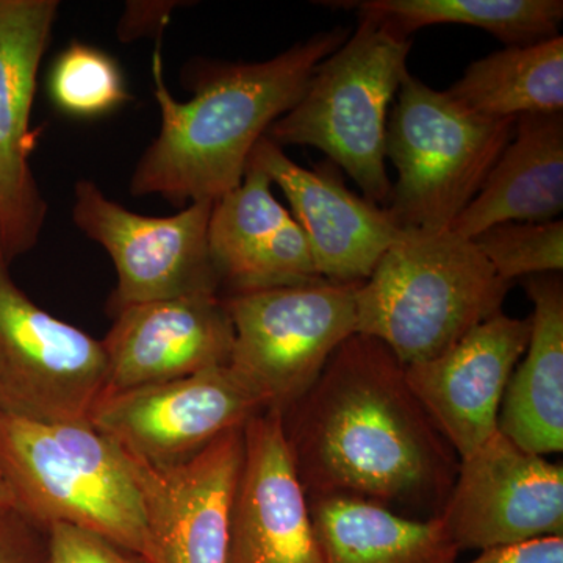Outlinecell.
Wrapping results in <instances>:
<instances>
[{
	"label": "cell",
	"mask_w": 563,
	"mask_h": 563,
	"mask_svg": "<svg viewBox=\"0 0 563 563\" xmlns=\"http://www.w3.org/2000/svg\"><path fill=\"white\" fill-rule=\"evenodd\" d=\"M285 437L307 498L350 496L442 510L459 455L383 342L354 333L287 413Z\"/></svg>",
	"instance_id": "cell-1"
},
{
	"label": "cell",
	"mask_w": 563,
	"mask_h": 563,
	"mask_svg": "<svg viewBox=\"0 0 563 563\" xmlns=\"http://www.w3.org/2000/svg\"><path fill=\"white\" fill-rule=\"evenodd\" d=\"M350 35L343 27L314 33L265 62L192 63L187 81L195 95L187 102L166 87L158 44L152 79L161 132L136 163L131 195L188 206L218 201L239 187L255 144L298 103L314 68Z\"/></svg>",
	"instance_id": "cell-2"
},
{
	"label": "cell",
	"mask_w": 563,
	"mask_h": 563,
	"mask_svg": "<svg viewBox=\"0 0 563 563\" xmlns=\"http://www.w3.org/2000/svg\"><path fill=\"white\" fill-rule=\"evenodd\" d=\"M473 240L451 229H401L355 290V333L404 366L437 357L501 313L510 290Z\"/></svg>",
	"instance_id": "cell-3"
},
{
	"label": "cell",
	"mask_w": 563,
	"mask_h": 563,
	"mask_svg": "<svg viewBox=\"0 0 563 563\" xmlns=\"http://www.w3.org/2000/svg\"><path fill=\"white\" fill-rule=\"evenodd\" d=\"M0 474L13 506L43 528L74 526L146 555L135 463L90 421L36 422L0 412Z\"/></svg>",
	"instance_id": "cell-4"
},
{
	"label": "cell",
	"mask_w": 563,
	"mask_h": 563,
	"mask_svg": "<svg viewBox=\"0 0 563 563\" xmlns=\"http://www.w3.org/2000/svg\"><path fill=\"white\" fill-rule=\"evenodd\" d=\"M412 40L361 16L357 29L314 68L306 91L268 129L279 146L324 152L358 185L363 198L387 207L388 109L409 76Z\"/></svg>",
	"instance_id": "cell-5"
},
{
	"label": "cell",
	"mask_w": 563,
	"mask_h": 563,
	"mask_svg": "<svg viewBox=\"0 0 563 563\" xmlns=\"http://www.w3.org/2000/svg\"><path fill=\"white\" fill-rule=\"evenodd\" d=\"M396 96L387 158L398 180L385 209L399 229H451L512 140L517 120L481 117L412 74Z\"/></svg>",
	"instance_id": "cell-6"
},
{
	"label": "cell",
	"mask_w": 563,
	"mask_h": 563,
	"mask_svg": "<svg viewBox=\"0 0 563 563\" xmlns=\"http://www.w3.org/2000/svg\"><path fill=\"white\" fill-rule=\"evenodd\" d=\"M355 290L321 280L222 296L233 328L229 368L263 409L287 413L354 335Z\"/></svg>",
	"instance_id": "cell-7"
},
{
	"label": "cell",
	"mask_w": 563,
	"mask_h": 563,
	"mask_svg": "<svg viewBox=\"0 0 563 563\" xmlns=\"http://www.w3.org/2000/svg\"><path fill=\"white\" fill-rule=\"evenodd\" d=\"M0 252V412L90 421L107 384L102 342L52 317L14 284Z\"/></svg>",
	"instance_id": "cell-8"
},
{
	"label": "cell",
	"mask_w": 563,
	"mask_h": 563,
	"mask_svg": "<svg viewBox=\"0 0 563 563\" xmlns=\"http://www.w3.org/2000/svg\"><path fill=\"white\" fill-rule=\"evenodd\" d=\"M211 207L192 202L173 217H144L107 198L95 181L77 180L74 224L101 244L117 269L113 314L135 303L220 295L209 250Z\"/></svg>",
	"instance_id": "cell-9"
},
{
	"label": "cell",
	"mask_w": 563,
	"mask_h": 563,
	"mask_svg": "<svg viewBox=\"0 0 563 563\" xmlns=\"http://www.w3.org/2000/svg\"><path fill=\"white\" fill-rule=\"evenodd\" d=\"M229 366L103 395L90 422L133 461L169 466L188 461L263 412Z\"/></svg>",
	"instance_id": "cell-10"
},
{
	"label": "cell",
	"mask_w": 563,
	"mask_h": 563,
	"mask_svg": "<svg viewBox=\"0 0 563 563\" xmlns=\"http://www.w3.org/2000/svg\"><path fill=\"white\" fill-rule=\"evenodd\" d=\"M459 553L563 536V465L526 453L501 432L459 461L437 515Z\"/></svg>",
	"instance_id": "cell-11"
},
{
	"label": "cell",
	"mask_w": 563,
	"mask_h": 563,
	"mask_svg": "<svg viewBox=\"0 0 563 563\" xmlns=\"http://www.w3.org/2000/svg\"><path fill=\"white\" fill-rule=\"evenodd\" d=\"M58 5L0 0V252L9 263L38 244L46 222L47 203L31 165V117Z\"/></svg>",
	"instance_id": "cell-12"
},
{
	"label": "cell",
	"mask_w": 563,
	"mask_h": 563,
	"mask_svg": "<svg viewBox=\"0 0 563 563\" xmlns=\"http://www.w3.org/2000/svg\"><path fill=\"white\" fill-rule=\"evenodd\" d=\"M225 563H324L284 420L274 410L243 429Z\"/></svg>",
	"instance_id": "cell-13"
},
{
	"label": "cell",
	"mask_w": 563,
	"mask_h": 563,
	"mask_svg": "<svg viewBox=\"0 0 563 563\" xmlns=\"http://www.w3.org/2000/svg\"><path fill=\"white\" fill-rule=\"evenodd\" d=\"M529 335V318L501 312L437 357L406 366L407 383L459 459L498 431L504 393Z\"/></svg>",
	"instance_id": "cell-14"
},
{
	"label": "cell",
	"mask_w": 563,
	"mask_h": 563,
	"mask_svg": "<svg viewBox=\"0 0 563 563\" xmlns=\"http://www.w3.org/2000/svg\"><path fill=\"white\" fill-rule=\"evenodd\" d=\"M243 429L176 465L150 466L131 457L146 507L147 562L225 563Z\"/></svg>",
	"instance_id": "cell-15"
},
{
	"label": "cell",
	"mask_w": 563,
	"mask_h": 563,
	"mask_svg": "<svg viewBox=\"0 0 563 563\" xmlns=\"http://www.w3.org/2000/svg\"><path fill=\"white\" fill-rule=\"evenodd\" d=\"M113 317L102 340L103 395L168 383L231 362L233 328L220 295L135 303Z\"/></svg>",
	"instance_id": "cell-16"
},
{
	"label": "cell",
	"mask_w": 563,
	"mask_h": 563,
	"mask_svg": "<svg viewBox=\"0 0 563 563\" xmlns=\"http://www.w3.org/2000/svg\"><path fill=\"white\" fill-rule=\"evenodd\" d=\"M250 163L290 202L322 280L358 285L372 276L401 231L385 207L352 192L332 166L307 169L292 162L266 135L255 144Z\"/></svg>",
	"instance_id": "cell-17"
},
{
	"label": "cell",
	"mask_w": 563,
	"mask_h": 563,
	"mask_svg": "<svg viewBox=\"0 0 563 563\" xmlns=\"http://www.w3.org/2000/svg\"><path fill=\"white\" fill-rule=\"evenodd\" d=\"M209 250L229 295L322 280L306 232L251 163L242 184L211 207Z\"/></svg>",
	"instance_id": "cell-18"
},
{
	"label": "cell",
	"mask_w": 563,
	"mask_h": 563,
	"mask_svg": "<svg viewBox=\"0 0 563 563\" xmlns=\"http://www.w3.org/2000/svg\"><path fill=\"white\" fill-rule=\"evenodd\" d=\"M531 335L499 409L498 431L526 453L563 450V282L561 273L526 277Z\"/></svg>",
	"instance_id": "cell-19"
},
{
	"label": "cell",
	"mask_w": 563,
	"mask_h": 563,
	"mask_svg": "<svg viewBox=\"0 0 563 563\" xmlns=\"http://www.w3.org/2000/svg\"><path fill=\"white\" fill-rule=\"evenodd\" d=\"M563 210V113L518 118L476 198L451 231L473 240L503 222L558 220Z\"/></svg>",
	"instance_id": "cell-20"
},
{
	"label": "cell",
	"mask_w": 563,
	"mask_h": 563,
	"mask_svg": "<svg viewBox=\"0 0 563 563\" xmlns=\"http://www.w3.org/2000/svg\"><path fill=\"white\" fill-rule=\"evenodd\" d=\"M324 563H457L440 517L415 520L350 496L309 499Z\"/></svg>",
	"instance_id": "cell-21"
},
{
	"label": "cell",
	"mask_w": 563,
	"mask_h": 563,
	"mask_svg": "<svg viewBox=\"0 0 563 563\" xmlns=\"http://www.w3.org/2000/svg\"><path fill=\"white\" fill-rule=\"evenodd\" d=\"M448 95L493 120L563 113L562 35L507 46L473 62Z\"/></svg>",
	"instance_id": "cell-22"
},
{
	"label": "cell",
	"mask_w": 563,
	"mask_h": 563,
	"mask_svg": "<svg viewBox=\"0 0 563 563\" xmlns=\"http://www.w3.org/2000/svg\"><path fill=\"white\" fill-rule=\"evenodd\" d=\"M354 9L410 38L429 25L461 24L483 29L507 46H525L559 35L562 0H363L331 2Z\"/></svg>",
	"instance_id": "cell-23"
},
{
	"label": "cell",
	"mask_w": 563,
	"mask_h": 563,
	"mask_svg": "<svg viewBox=\"0 0 563 563\" xmlns=\"http://www.w3.org/2000/svg\"><path fill=\"white\" fill-rule=\"evenodd\" d=\"M47 88L52 102L77 118L102 117L131 101L114 58L84 43H73L58 55Z\"/></svg>",
	"instance_id": "cell-24"
},
{
	"label": "cell",
	"mask_w": 563,
	"mask_h": 563,
	"mask_svg": "<svg viewBox=\"0 0 563 563\" xmlns=\"http://www.w3.org/2000/svg\"><path fill=\"white\" fill-rule=\"evenodd\" d=\"M473 243L509 284L563 269L562 220L503 222L474 236Z\"/></svg>",
	"instance_id": "cell-25"
},
{
	"label": "cell",
	"mask_w": 563,
	"mask_h": 563,
	"mask_svg": "<svg viewBox=\"0 0 563 563\" xmlns=\"http://www.w3.org/2000/svg\"><path fill=\"white\" fill-rule=\"evenodd\" d=\"M47 532L51 563H150L135 551L85 529L54 525Z\"/></svg>",
	"instance_id": "cell-26"
},
{
	"label": "cell",
	"mask_w": 563,
	"mask_h": 563,
	"mask_svg": "<svg viewBox=\"0 0 563 563\" xmlns=\"http://www.w3.org/2000/svg\"><path fill=\"white\" fill-rule=\"evenodd\" d=\"M0 563H51L49 532L14 506L0 507Z\"/></svg>",
	"instance_id": "cell-27"
},
{
	"label": "cell",
	"mask_w": 563,
	"mask_h": 563,
	"mask_svg": "<svg viewBox=\"0 0 563 563\" xmlns=\"http://www.w3.org/2000/svg\"><path fill=\"white\" fill-rule=\"evenodd\" d=\"M177 0H155V2H128L124 14L118 24V38L122 43H131L146 36H157L161 40L166 25L169 24L173 11L179 9Z\"/></svg>",
	"instance_id": "cell-28"
},
{
	"label": "cell",
	"mask_w": 563,
	"mask_h": 563,
	"mask_svg": "<svg viewBox=\"0 0 563 563\" xmlns=\"http://www.w3.org/2000/svg\"><path fill=\"white\" fill-rule=\"evenodd\" d=\"M466 563H563V536L483 551Z\"/></svg>",
	"instance_id": "cell-29"
},
{
	"label": "cell",
	"mask_w": 563,
	"mask_h": 563,
	"mask_svg": "<svg viewBox=\"0 0 563 563\" xmlns=\"http://www.w3.org/2000/svg\"><path fill=\"white\" fill-rule=\"evenodd\" d=\"M9 506H13V501H11L9 488H7V485L2 479V474H0V507Z\"/></svg>",
	"instance_id": "cell-30"
}]
</instances>
